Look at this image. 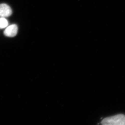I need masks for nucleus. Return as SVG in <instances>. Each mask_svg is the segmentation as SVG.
<instances>
[{
  "label": "nucleus",
  "instance_id": "obj_5",
  "mask_svg": "<svg viewBox=\"0 0 125 125\" xmlns=\"http://www.w3.org/2000/svg\"><path fill=\"white\" fill-rule=\"evenodd\" d=\"M124 125H125V124H124Z\"/></svg>",
  "mask_w": 125,
  "mask_h": 125
},
{
  "label": "nucleus",
  "instance_id": "obj_3",
  "mask_svg": "<svg viewBox=\"0 0 125 125\" xmlns=\"http://www.w3.org/2000/svg\"><path fill=\"white\" fill-rule=\"evenodd\" d=\"M12 11L11 7L6 4H1L0 5V17H8L12 15Z\"/></svg>",
  "mask_w": 125,
  "mask_h": 125
},
{
  "label": "nucleus",
  "instance_id": "obj_2",
  "mask_svg": "<svg viewBox=\"0 0 125 125\" xmlns=\"http://www.w3.org/2000/svg\"><path fill=\"white\" fill-rule=\"evenodd\" d=\"M18 31L17 26L15 24H12L6 27L4 31V34L6 37H13L16 35Z\"/></svg>",
  "mask_w": 125,
  "mask_h": 125
},
{
  "label": "nucleus",
  "instance_id": "obj_4",
  "mask_svg": "<svg viewBox=\"0 0 125 125\" xmlns=\"http://www.w3.org/2000/svg\"><path fill=\"white\" fill-rule=\"evenodd\" d=\"M9 24L8 20L5 18H0V29H3L6 28L8 26Z\"/></svg>",
  "mask_w": 125,
  "mask_h": 125
},
{
  "label": "nucleus",
  "instance_id": "obj_1",
  "mask_svg": "<svg viewBox=\"0 0 125 125\" xmlns=\"http://www.w3.org/2000/svg\"><path fill=\"white\" fill-rule=\"evenodd\" d=\"M103 125H124L125 123V115L118 114L104 118L101 121Z\"/></svg>",
  "mask_w": 125,
  "mask_h": 125
}]
</instances>
